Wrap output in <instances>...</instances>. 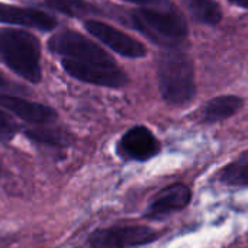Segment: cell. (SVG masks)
Instances as JSON below:
<instances>
[{
    "label": "cell",
    "mask_w": 248,
    "mask_h": 248,
    "mask_svg": "<svg viewBox=\"0 0 248 248\" xmlns=\"http://www.w3.org/2000/svg\"><path fill=\"white\" fill-rule=\"evenodd\" d=\"M0 108L7 109L9 112L15 113L17 118L29 124L45 125L57 119V112L52 108L41 105V103L29 102L16 96L0 94Z\"/></svg>",
    "instance_id": "cell-11"
},
{
    "label": "cell",
    "mask_w": 248,
    "mask_h": 248,
    "mask_svg": "<svg viewBox=\"0 0 248 248\" xmlns=\"http://www.w3.org/2000/svg\"><path fill=\"white\" fill-rule=\"evenodd\" d=\"M161 96L170 105H186L195 96L192 60L179 49H169L161 55L158 65Z\"/></svg>",
    "instance_id": "cell-2"
},
{
    "label": "cell",
    "mask_w": 248,
    "mask_h": 248,
    "mask_svg": "<svg viewBox=\"0 0 248 248\" xmlns=\"http://www.w3.org/2000/svg\"><path fill=\"white\" fill-rule=\"evenodd\" d=\"M134 26L154 42L173 48L187 35V25L182 15L169 9L142 7L131 15Z\"/></svg>",
    "instance_id": "cell-3"
},
{
    "label": "cell",
    "mask_w": 248,
    "mask_h": 248,
    "mask_svg": "<svg viewBox=\"0 0 248 248\" xmlns=\"http://www.w3.org/2000/svg\"><path fill=\"white\" fill-rule=\"evenodd\" d=\"M45 3L52 10H57L73 17L84 16L92 10V7L84 0H45Z\"/></svg>",
    "instance_id": "cell-16"
},
{
    "label": "cell",
    "mask_w": 248,
    "mask_h": 248,
    "mask_svg": "<svg viewBox=\"0 0 248 248\" xmlns=\"http://www.w3.org/2000/svg\"><path fill=\"white\" fill-rule=\"evenodd\" d=\"M9 86V83H7V80L0 74V89H4V87H7Z\"/></svg>",
    "instance_id": "cell-20"
},
{
    "label": "cell",
    "mask_w": 248,
    "mask_h": 248,
    "mask_svg": "<svg viewBox=\"0 0 248 248\" xmlns=\"http://www.w3.org/2000/svg\"><path fill=\"white\" fill-rule=\"evenodd\" d=\"M16 134V124L9 115L0 110V142H9Z\"/></svg>",
    "instance_id": "cell-17"
},
{
    "label": "cell",
    "mask_w": 248,
    "mask_h": 248,
    "mask_svg": "<svg viewBox=\"0 0 248 248\" xmlns=\"http://www.w3.org/2000/svg\"><path fill=\"white\" fill-rule=\"evenodd\" d=\"M221 180L231 186H248V160L235 161L221 171Z\"/></svg>",
    "instance_id": "cell-15"
},
{
    "label": "cell",
    "mask_w": 248,
    "mask_h": 248,
    "mask_svg": "<svg viewBox=\"0 0 248 248\" xmlns=\"http://www.w3.org/2000/svg\"><path fill=\"white\" fill-rule=\"evenodd\" d=\"M0 58L25 80L31 83L41 80V45L29 32L0 29Z\"/></svg>",
    "instance_id": "cell-1"
},
{
    "label": "cell",
    "mask_w": 248,
    "mask_h": 248,
    "mask_svg": "<svg viewBox=\"0 0 248 248\" xmlns=\"http://www.w3.org/2000/svg\"><path fill=\"white\" fill-rule=\"evenodd\" d=\"M158 232L142 225L100 228L92 232L89 244L92 248H134L155 241Z\"/></svg>",
    "instance_id": "cell-5"
},
{
    "label": "cell",
    "mask_w": 248,
    "mask_h": 248,
    "mask_svg": "<svg viewBox=\"0 0 248 248\" xmlns=\"http://www.w3.org/2000/svg\"><path fill=\"white\" fill-rule=\"evenodd\" d=\"M48 46L52 52L64 55L67 58L100 64L106 67H116L115 61L105 49H102L97 44L92 42L89 38L76 31H62L54 35L49 39Z\"/></svg>",
    "instance_id": "cell-4"
},
{
    "label": "cell",
    "mask_w": 248,
    "mask_h": 248,
    "mask_svg": "<svg viewBox=\"0 0 248 248\" xmlns=\"http://www.w3.org/2000/svg\"><path fill=\"white\" fill-rule=\"evenodd\" d=\"M26 135L41 144L54 145V147H65L71 142L70 134L62 129H54V128H35L28 129Z\"/></svg>",
    "instance_id": "cell-13"
},
{
    "label": "cell",
    "mask_w": 248,
    "mask_h": 248,
    "mask_svg": "<svg viewBox=\"0 0 248 248\" xmlns=\"http://www.w3.org/2000/svg\"><path fill=\"white\" fill-rule=\"evenodd\" d=\"M0 174H1V164H0Z\"/></svg>",
    "instance_id": "cell-21"
},
{
    "label": "cell",
    "mask_w": 248,
    "mask_h": 248,
    "mask_svg": "<svg viewBox=\"0 0 248 248\" xmlns=\"http://www.w3.org/2000/svg\"><path fill=\"white\" fill-rule=\"evenodd\" d=\"M230 1L240 7H248V0H230Z\"/></svg>",
    "instance_id": "cell-18"
},
{
    "label": "cell",
    "mask_w": 248,
    "mask_h": 248,
    "mask_svg": "<svg viewBox=\"0 0 248 248\" xmlns=\"http://www.w3.org/2000/svg\"><path fill=\"white\" fill-rule=\"evenodd\" d=\"M119 153L129 160L147 161L160 153V142L148 128L135 126L122 137Z\"/></svg>",
    "instance_id": "cell-8"
},
{
    "label": "cell",
    "mask_w": 248,
    "mask_h": 248,
    "mask_svg": "<svg viewBox=\"0 0 248 248\" xmlns=\"http://www.w3.org/2000/svg\"><path fill=\"white\" fill-rule=\"evenodd\" d=\"M187 3L196 19L209 25H217L221 20V9L214 0H187Z\"/></svg>",
    "instance_id": "cell-14"
},
{
    "label": "cell",
    "mask_w": 248,
    "mask_h": 248,
    "mask_svg": "<svg viewBox=\"0 0 248 248\" xmlns=\"http://www.w3.org/2000/svg\"><path fill=\"white\" fill-rule=\"evenodd\" d=\"M243 106V100L237 96H221L212 99L203 112V119L206 122H218L232 116Z\"/></svg>",
    "instance_id": "cell-12"
},
{
    "label": "cell",
    "mask_w": 248,
    "mask_h": 248,
    "mask_svg": "<svg viewBox=\"0 0 248 248\" xmlns=\"http://www.w3.org/2000/svg\"><path fill=\"white\" fill-rule=\"evenodd\" d=\"M192 201L190 189L183 183H173L161 189L150 201L145 217L147 218H160L170 215L173 212L185 209Z\"/></svg>",
    "instance_id": "cell-9"
},
{
    "label": "cell",
    "mask_w": 248,
    "mask_h": 248,
    "mask_svg": "<svg viewBox=\"0 0 248 248\" xmlns=\"http://www.w3.org/2000/svg\"><path fill=\"white\" fill-rule=\"evenodd\" d=\"M84 26L100 42H103L105 45H108L115 52H118L124 57L141 58L147 54L145 46L140 41L134 39L132 36L121 32L119 29H116L108 23H103L99 20H87L84 23Z\"/></svg>",
    "instance_id": "cell-7"
},
{
    "label": "cell",
    "mask_w": 248,
    "mask_h": 248,
    "mask_svg": "<svg viewBox=\"0 0 248 248\" xmlns=\"http://www.w3.org/2000/svg\"><path fill=\"white\" fill-rule=\"evenodd\" d=\"M0 22L36 28L41 31H51L57 26V19L46 12L3 3H0Z\"/></svg>",
    "instance_id": "cell-10"
},
{
    "label": "cell",
    "mask_w": 248,
    "mask_h": 248,
    "mask_svg": "<svg viewBox=\"0 0 248 248\" xmlns=\"http://www.w3.org/2000/svg\"><path fill=\"white\" fill-rule=\"evenodd\" d=\"M62 67L71 77L97 86L121 87L128 83L126 74L118 67H106V65L84 62L73 58H64Z\"/></svg>",
    "instance_id": "cell-6"
},
{
    "label": "cell",
    "mask_w": 248,
    "mask_h": 248,
    "mask_svg": "<svg viewBox=\"0 0 248 248\" xmlns=\"http://www.w3.org/2000/svg\"><path fill=\"white\" fill-rule=\"evenodd\" d=\"M124 1H131V3H138V4H148V3H154L158 0H124Z\"/></svg>",
    "instance_id": "cell-19"
}]
</instances>
